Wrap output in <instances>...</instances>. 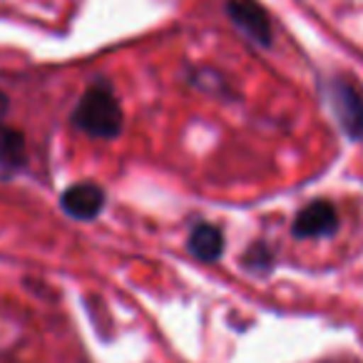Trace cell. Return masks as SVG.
Here are the masks:
<instances>
[{"label": "cell", "instance_id": "6da1fadb", "mask_svg": "<svg viewBox=\"0 0 363 363\" xmlns=\"http://www.w3.org/2000/svg\"><path fill=\"white\" fill-rule=\"evenodd\" d=\"M72 125L95 140H112L120 135L125 127V115L107 82H95L82 92L80 102L72 110Z\"/></svg>", "mask_w": 363, "mask_h": 363}, {"label": "cell", "instance_id": "7a4b0ae2", "mask_svg": "<svg viewBox=\"0 0 363 363\" xmlns=\"http://www.w3.org/2000/svg\"><path fill=\"white\" fill-rule=\"evenodd\" d=\"M326 100L331 107L333 117L341 125V130L346 132L351 140L361 142L363 140V92L348 77L338 75L333 80H328L326 85Z\"/></svg>", "mask_w": 363, "mask_h": 363}, {"label": "cell", "instance_id": "3957f363", "mask_svg": "<svg viewBox=\"0 0 363 363\" xmlns=\"http://www.w3.org/2000/svg\"><path fill=\"white\" fill-rule=\"evenodd\" d=\"M227 16L249 40H254L262 48L272 45V18L257 0H227Z\"/></svg>", "mask_w": 363, "mask_h": 363}, {"label": "cell", "instance_id": "277c9868", "mask_svg": "<svg viewBox=\"0 0 363 363\" xmlns=\"http://www.w3.org/2000/svg\"><path fill=\"white\" fill-rule=\"evenodd\" d=\"M338 212L331 202L326 199H316V202L306 204L294 219V237L296 239H321L333 237L338 232Z\"/></svg>", "mask_w": 363, "mask_h": 363}, {"label": "cell", "instance_id": "5b68a950", "mask_svg": "<svg viewBox=\"0 0 363 363\" xmlns=\"http://www.w3.org/2000/svg\"><path fill=\"white\" fill-rule=\"evenodd\" d=\"M105 189L95 182H77L72 187H67L60 197V207L67 217L77 219V222H90L105 209Z\"/></svg>", "mask_w": 363, "mask_h": 363}, {"label": "cell", "instance_id": "8992f818", "mask_svg": "<svg viewBox=\"0 0 363 363\" xmlns=\"http://www.w3.org/2000/svg\"><path fill=\"white\" fill-rule=\"evenodd\" d=\"M187 249L194 259L199 262H217L219 257L224 254V234L219 227L209 222H199L192 227L189 232V239H187Z\"/></svg>", "mask_w": 363, "mask_h": 363}, {"label": "cell", "instance_id": "52a82bcc", "mask_svg": "<svg viewBox=\"0 0 363 363\" xmlns=\"http://www.w3.org/2000/svg\"><path fill=\"white\" fill-rule=\"evenodd\" d=\"M26 137L18 130L0 127V167L6 169H21L26 164Z\"/></svg>", "mask_w": 363, "mask_h": 363}, {"label": "cell", "instance_id": "ba28073f", "mask_svg": "<svg viewBox=\"0 0 363 363\" xmlns=\"http://www.w3.org/2000/svg\"><path fill=\"white\" fill-rule=\"evenodd\" d=\"M244 267L249 269V272H254V274H267L269 269H272V264H274V252L269 249V244H264V242H257V244H252V247L244 252Z\"/></svg>", "mask_w": 363, "mask_h": 363}, {"label": "cell", "instance_id": "9c48e42d", "mask_svg": "<svg viewBox=\"0 0 363 363\" xmlns=\"http://www.w3.org/2000/svg\"><path fill=\"white\" fill-rule=\"evenodd\" d=\"M8 107H11V102H8L6 92L0 90V122H3V117H6V115H8Z\"/></svg>", "mask_w": 363, "mask_h": 363}, {"label": "cell", "instance_id": "30bf717a", "mask_svg": "<svg viewBox=\"0 0 363 363\" xmlns=\"http://www.w3.org/2000/svg\"><path fill=\"white\" fill-rule=\"evenodd\" d=\"M321 363H346V361H321Z\"/></svg>", "mask_w": 363, "mask_h": 363}]
</instances>
